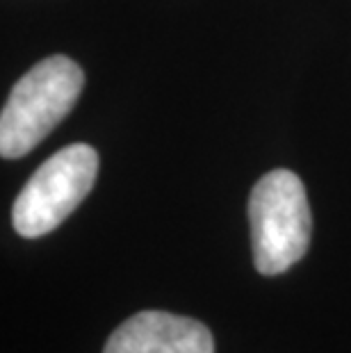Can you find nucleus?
Here are the masks:
<instances>
[{
    "mask_svg": "<svg viewBox=\"0 0 351 353\" xmlns=\"http://www.w3.org/2000/svg\"><path fill=\"white\" fill-rule=\"evenodd\" d=\"M85 73L66 55H50L34 64L7 99L0 114V155L19 160L53 132L78 103Z\"/></svg>",
    "mask_w": 351,
    "mask_h": 353,
    "instance_id": "f257e3e1",
    "label": "nucleus"
},
{
    "mask_svg": "<svg viewBox=\"0 0 351 353\" xmlns=\"http://www.w3.org/2000/svg\"><path fill=\"white\" fill-rule=\"evenodd\" d=\"M253 265L263 276H279L308 251L312 216L301 178L274 169L258 180L249 199Z\"/></svg>",
    "mask_w": 351,
    "mask_h": 353,
    "instance_id": "f03ea898",
    "label": "nucleus"
},
{
    "mask_svg": "<svg viewBox=\"0 0 351 353\" xmlns=\"http://www.w3.org/2000/svg\"><path fill=\"white\" fill-rule=\"evenodd\" d=\"M99 176V153L89 144H71L48 157L21 190L12 210L14 230L37 239L55 230L76 210Z\"/></svg>",
    "mask_w": 351,
    "mask_h": 353,
    "instance_id": "7ed1b4c3",
    "label": "nucleus"
},
{
    "mask_svg": "<svg viewBox=\"0 0 351 353\" xmlns=\"http://www.w3.org/2000/svg\"><path fill=\"white\" fill-rule=\"evenodd\" d=\"M103 353H214L205 324L164 310H141L110 335Z\"/></svg>",
    "mask_w": 351,
    "mask_h": 353,
    "instance_id": "20e7f679",
    "label": "nucleus"
}]
</instances>
